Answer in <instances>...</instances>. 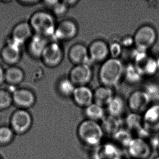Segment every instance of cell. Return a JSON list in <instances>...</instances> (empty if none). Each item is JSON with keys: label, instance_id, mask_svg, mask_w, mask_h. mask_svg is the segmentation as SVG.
<instances>
[{"label": "cell", "instance_id": "cell-28", "mask_svg": "<svg viewBox=\"0 0 159 159\" xmlns=\"http://www.w3.org/2000/svg\"><path fill=\"white\" fill-rule=\"evenodd\" d=\"M137 66L141 69L144 76H153L159 71L157 60L149 56Z\"/></svg>", "mask_w": 159, "mask_h": 159}, {"label": "cell", "instance_id": "cell-9", "mask_svg": "<svg viewBox=\"0 0 159 159\" xmlns=\"http://www.w3.org/2000/svg\"><path fill=\"white\" fill-rule=\"evenodd\" d=\"M32 124V116L26 109H19L14 111L11 117L10 126L15 134H25L30 129Z\"/></svg>", "mask_w": 159, "mask_h": 159}, {"label": "cell", "instance_id": "cell-29", "mask_svg": "<svg viewBox=\"0 0 159 159\" xmlns=\"http://www.w3.org/2000/svg\"><path fill=\"white\" fill-rule=\"evenodd\" d=\"M76 87L68 78L61 79L57 84L58 92L64 97H71Z\"/></svg>", "mask_w": 159, "mask_h": 159}, {"label": "cell", "instance_id": "cell-5", "mask_svg": "<svg viewBox=\"0 0 159 159\" xmlns=\"http://www.w3.org/2000/svg\"><path fill=\"white\" fill-rule=\"evenodd\" d=\"M126 149L127 154L132 159H148L151 156L153 147L148 139L135 137Z\"/></svg>", "mask_w": 159, "mask_h": 159}, {"label": "cell", "instance_id": "cell-17", "mask_svg": "<svg viewBox=\"0 0 159 159\" xmlns=\"http://www.w3.org/2000/svg\"><path fill=\"white\" fill-rule=\"evenodd\" d=\"M68 58L75 66L91 64L88 47L82 43H75L70 47L68 52Z\"/></svg>", "mask_w": 159, "mask_h": 159}, {"label": "cell", "instance_id": "cell-25", "mask_svg": "<svg viewBox=\"0 0 159 159\" xmlns=\"http://www.w3.org/2000/svg\"><path fill=\"white\" fill-rule=\"evenodd\" d=\"M106 111L104 107L93 103L84 109V116L87 120L100 123L106 116Z\"/></svg>", "mask_w": 159, "mask_h": 159}, {"label": "cell", "instance_id": "cell-39", "mask_svg": "<svg viewBox=\"0 0 159 159\" xmlns=\"http://www.w3.org/2000/svg\"><path fill=\"white\" fill-rule=\"evenodd\" d=\"M64 1L69 8L75 6L79 2V1L77 0H67Z\"/></svg>", "mask_w": 159, "mask_h": 159}, {"label": "cell", "instance_id": "cell-24", "mask_svg": "<svg viewBox=\"0 0 159 159\" xmlns=\"http://www.w3.org/2000/svg\"><path fill=\"white\" fill-rule=\"evenodd\" d=\"M24 70L16 66H10L5 70V82L12 85L20 84L25 79Z\"/></svg>", "mask_w": 159, "mask_h": 159}, {"label": "cell", "instance_id": "cell-23", "mask_svg": "<svg viewBox=\"0 0 159 159\" xmlns=\"http://www.w3.org/2000/svg\"><path fill=\"white\" fill-rule=\"evenodd\" d=\"M144 77L141 69L134 63H130L125 67L123 78L127 83L138 84L142 81Z\"/></svg>", "mask_w": 159, "mask_h": 159}, {"label": "cell", "instance_id": "cell-14", "mask_svg": "<svg viewBox=\"0 0 159 159\" xmlns=\"http://www.w3.org/2000/svg\"><path fill=\"white\" fill-rule=\"evenodd\" d=\"M34 33L29 22L23 21L16 24L12 30L10 40L22 47L27 43Z\"/></svg>", "mask_w": 159, "mask_h": 159}, {"label": "cell", "instance_id": "cell-4", "mask_svg": "<svg viewBox=\"0 0 159 159\" xmlns=\"http://www.w3.org/2000/svg\"><path fill=\"white\" fill-rule=\"evenodd\" d=\"M133 38L135 48L148 51L156 43L158 34L153 27L144 25L137 30Z\"/></svg>", "mask_w": 159, "mask_h": 159}, {"label": "cell", "instance_id": "cell-20", "mask_svg": "<svg viewBox=\"0 0 159 159\" xmlns=\"http://www.w3.org/2000/svg\"><path fill=\"white\" fill-rule=\"evenodd\" d=\"M100 123L105 134L112 137L122 128L123 122L120 118L107 114Z\"/></svg>", "mask_w": 159, "mask_h": 159}, {"label": "cell", "instance_id": "cell-13", "mask_svg": "<svg viewBox=\"0 0 159 159\" xmlns=\"http://www.w3.org/2000/svg\"><path fill=\"white\" fill-rule=\"evenodd\" d=\"M91 63H102L109 56L108 44L101 39L93 41L88 47Z\"/></svg>", "mask_w": 159, "mask_h": 159}, {"label": "cell", "instance_id": "cell-3", "mask_svg": "<svg viewBox=\"0 0 159 159\" xmlns=\"http://www.w3.org/2000/svg\"><path fill=\"white\" fill-rule=\"evenodd\" d=\"M34 34L46 38H53L57 24L55 17L47 11H39L34 12L29 21Z\"/></svg>", "mask_w": 159, "mask_h": 159}, {"label": "cell", "instance_id": "cell-30", "mask_svg": "<svg viewBox=\"0 0 159 159\" xmlns=\"http://www.w3.org/2000/svg\"><path fill=\"white\" fill-rule=\"evenodd\" d=\"M15 134L11 126H0V144L5 145L11 143L13 139Z\"/></svg>", "mask_w": 159, "mask_h": 159}, {"label": "cell", "instance_id": "cell-37", "mask_svg": "<svg viewBox=\"0 0 159 159\" xmlns=\"http://www.w3.org/2000/svg\"><path fill=\"white\" fill-rule=\"evenodd\" d=\"M17 2L20 4L24 6H32V5H36L38 3L41 2L40 1L38 0H23V1H19Z\"/></svg>", "mask_w": 159, "mask_h": 159}, {"label": "cell", "instance_id": "cell-10", "mask_svg": "<svg viewBox=\"0 0 159 159\" xmlns=\"http://www.w3.org/2000/svg\"><path fill=\"white\" fill-rule=\"evenodd\" d=\"M78 32L79 27L75 21L65 19L57 25L53 38L58 42L69 41L76 38Z\"/></svg>", "mask_w": 159, "mask_h": 159}, {"label": "cell", "instance_id": "cell-21", "mask_svg": "<svg viewBox=\"0 0 159 159\" xmlns=\"http://www.w3.org/2000/svg\"><path fill=\"white\" fill-rule=\"evenodd\" d=\"M115 95L112 88L104 85L99 86L93 91L94 103L106 107Z\"/></svg>", "mask_w": 159, "mask_h": 159}, {"label": "cell", "instance_id": "cell-8", "mask_svg": "<svg viewBox=\"0 0 159 159\" xmlns=\"http://www.w3.org/2000/svg\"><path fill=\"white\" fill-rule=\"evenodd\" d=\"M152 101L144 90H138L131 93L126 102L131 112L142 115L151 105Z\"/></svg>", "mask_w": 159, "mask_h": 159}, {"label": "cell", "instance_id": "cell-34", "mask_svg": "<svg viewBox=\"0 0 159 159\" xmlns=\"http://www.w3.org/2000/svg\"><path fill=\"white\" fill-rule=\"evenodd\" d=\"M108 46L109 56H111V58L119 59V57L121 55L123 51V47L120 42H113L110 44H108Z\"/></svg>", "mask_w": 159, "mask_h": 159}, {"label": "cell", "instance_id": "cell-36", "mask_svg": "<svg viewBox=\"0 0 159 159\" xmlns=\"http://www.w3.org/2000/svg\"><path fill=\"white\" fill-rule=\"evenodd\" d=\"M123 48H128L132 47L134 44V38L131 36H126L123 37L120 42Z\"/></svg>", "mask_w": 159, "mask_h": 159}, {"label": "cell", "instance_id": "cell-12", "mask_svg": "<svg viewBox=\"0 0 159 159\" xmlns=\"http://www.w3.org/2000/svg\"><path fill=\"white\" fill-rule=\"evenodd\" d=\"M143 125L150 134L159 132V104H151L142 114Z\"/></svg>", "mask_w": 159, "mask_h": 159}, {"label": "cell", "instance_id": "cell-22", "mask_svg": "<svg viewBox=\"0 0 159 159\" xmlns=\"http://www.w3.org/2000/svg\"><path fill=\"white\" fill-rule=\"evenodd\" d=\"M126 106V103L123 98L115 95L106 107V111L108 115L121 118L125 112Z\"/></svg>", "mask_w": 159, "mask_h": 159}, {"label": "cell", "instance_id": "cell-1", "mask_svg": "<svg viewBox=\"0 0 159 159\" xmlns=\"http://www.w3.org/2000/svg\"><path fill=\"white\" fill-rule=\"evenodd\" d=\"M125 67L117 58H108L102 63L98 71V79L102 85L116 87L123 78Z\"/></svg>", "mask_w": 159, "mask_h": 159}, {"label": "cell", "instance_id": "cell-6", "mask_svg": "<svg viewBox=\"0 0 159 159\" xmlns=\"http://www.w3.org/2000/svg\"><path fill=\"white\" fill-rule=\"evenodd\" d=\"M64 57V49L58 42H49L44 49L40 59L48 67L55 68L60 65Z\"/></svg>", "mask_w": 159, "mask_h": 159}, {"label": "cell", "instance_id": "cell-41", "mask_svg": "<svg viewBox=\"0 0 159 159\" xmlns=\"http://www.w3.org/2000/svg\"><path fill=\"white\" fill-rule=\"evenodd\" d=\"M156 60H157V65H158V70H159V57H158V58H156Z\"/></svg>", "mask_w": 159, "mask_h": 159}, {"label": "cell", "instance_id": "cell-2", "mask_svg": "<svg viewBox=\"0 0 159 159\" xmlns=\"http://www.w3.org/2000/svg\"><path fill=\"white\" fill-rule=\"evenodd\" d=\"M77 134L82 144L92 148L103 142L105 135L100 123L87 119L79 124L77 127Z\"/></svg>", "mask_w": 159, "mask_h": 159}, {"label": "cell", "instance_id": "cell-27", "mask_svg": "<svg viewBox=\"0 0 159 159\" xmlns=\"http://www.w3.org/2000/svg\"><path fill=\"white\" fill-rule=\"evenodd\" d=\"M112 141L121 148H126L134 137L132 133L126 128H121L112 137Z\"/></svg>", "mask_w": 159, "mask_h": 159}, {"label": "cell", "instance_id": "cell-38", "mask_svg": "<svg viewBox=\"0 0 159 159\" xmlns=\"http://www.w3.org/2000/svg\"><path fill=\"white\" fill-rule=\"evenodd\" d=\"M5 82V70L0 64V86Z\"/></svg>", "mask_w": 159, "mask_h": 159}, {"label": "cell", "instance_id": "cell-15", "mask_svg": "<svg viewBox=\"0 0 159 159\" xmlns=\"http://www.w3.org/2000/svg\"><path fill=\"white\" fill-rule=\"evenodd\" d=\"M21 46L9 40L3 46L0 56L5 64L10 66H16L22 57Z\"/></svg>", "mask_w": 159, "mask_h": 159}, {"label": "cell", "instance_id": "cell-7", "mask_svg": "<svg viewBox=\"0 0 159 159\" xmlns=\"http://www.w3.org/2000/svg\"><path fill=\"white\" fill-rule=\"evenodd\" d=\"M92 159H122V149L112 141H105L93 148Z\"/></svg>", "mask_w": 159, "mask_h": 159}, {"label": "cell", "instance_id": "cell-42", "mask_svg": "<svg viewBox=\"0 0 159 159\" xmlns=\"http://www.w3.org/2000/svg\"><path fill=\"white\" fill-rule=\"evenodd\" d=\"M153 159H159V155L158 156H156V157H154Z\"/></svg>", "mask_w": 159, "mask_h": 159}, {"label": "cell", "instance_id": "cell-16", "mask_svg": "<svg viewBox=\"0 0 159 159\" xmlns=\"http://www.w3.org/2000/svg\"><path fill=\"white\" fill-rule=\"evenodd\" d=\"M13 102L19 109H26L34 106L36 103L35 93L31 90L25 88L16 89L13 93Z\"/></svg>", "mask_w": 159, "mask_h": 159}, {"label": "cell", "instance_id": "cell-26", "mask_svg": "<svg viewBox=\"0 0 159 159\" xmlns=\"http://www.w3.org/2000/svg\"><path fill=\"white\" fill-rule=\"evenodd\" d=\"M125 128L131 132H135L138 134L144 129L142 115L131 112L125 117L124 121Z\"/></svg>", "mask_w": 159, "mask_h": 159}, {"label": "cell", "instance_id": "cell-35", "mask_svg": "<svg viewBox=\"0 0 159 159\" xmlns=\"http://www.w3.org/2000/svg\"><path fill=\"white\" fill-rule=\"evenodd\" d=\"M144 90L149 97L152 102V100L159 98V89L155 84H149L146 85Z\"/></svg>", "mask_w": 159, "mask_h": 159}, {"label": "cell", "instance_id": "cell-40", "mask_svg": "<svg viewBox=\"0 0 159 159\" xmlns=\"http://www.w3.org/2000/svg\"><path fill=\"white\" fill-rule=\"evenodd\" d=\"M156 148H157V152H158V154H159V141H158L157 146H156Z\"/></svg>", "mask_w": 159, "mask_h": 159}, {"label": "cell", "instance_id": "cell-43", "mask_svg": "<svg viewBox=\"0 0 159 159\" xmlns=\"http://www.w3.org/2000/svg\"><path fill=\"white\" fill-rule=\"evenodd\" d=\"M0 159H2L1 158H0Z\"/></svg>", "mask_w": 159, "mask_h": 159}, {"label": "cell", "instance_id": "cell-31", "mask_svg": "<svg viewBox=\"0 0 159 159\" xmlns=\"http://www.w3.org/2000/svg\"><path fill=\"white\" fill-rule=\"evenodd\" d=\"M13 104L12 93L5 89H0V110L7 109Z\"/></svg>", "mask_w": 159, "mask_h": 159}, {"label": "cell", "instance_id": "cell-19", "mask_svg": "<svg viewBox=\"0 0 159 159\" xmlns=\"http://www.w3.org/2000/svg\"><path fill=\"white\" fill-rule=\"evenodd\" d=\"M49 42L48 38L37 34H33L27 43L28 50L30 54L35 58H40Z\"/></svg>", "mask_w": 159, "mask_h": 159}, {"label": "cell", "instance_id": "cell-33", "mask_svg": "<svg viewBox=\"0 0 159 159\" xmlns=\"http://www.w3.org/2000/svg\"><path fill=\"white\" fill-rule=\"evenodd\" d=\"M147 52L148 51L140 50L135 47V49L132 52L131 55L133 60V63L137 65H139L141 64L149 56Z\"/></svg>", "mask_w": 159, "mask_h": 159}, {"label": "cell", "instance_id": "cell-32", "mask_svg": "<svg viewBox=\"0 0 159 159\" xmlns=\"http://www.w3.org/2000/svg\"><path fill=\"white\" fill-rule=\"evenodd\" d=\"M69 8L64 1H56V2L50 10L52 11L51 13L55 17H61L66 14Z\"/></svg>", "mask_w": 159, "mask_h": 159}, {"label": "cell", "instance_id": "cell-11", "mask_svg": "<svg viewBox=\"0 0 159 159\" xmlns=\"http://www.w3.org/2000/svg\"><path fill=\"white\" fill-rule=\"evenodd\" d=\"M93 72L90 65H76L70 70L68 78L77 86H86L93 79Z\"/></svg>", "mask_w": 159, "mask_h": 159}, {"label": "cell", "instance_id": "cell-18", "mask_svg": "<svg viewBox=\"0 0 159 159\" xmlns=\"http://www.w3.org/2000/svg\"><path fill=\"white\" fill-rule=\"evenodd\" d=\"M71 98L77 106L84 109L93 103V91L87 85L77 86Z\"/></svg>", "mask_w": 159, "mask_h": 159}]
</instances>
